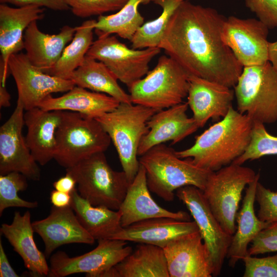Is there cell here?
I'll list each match as a JSON object with an SVG mask.
<instances>
[{"label": "cell", "mask_w": 277, "mask_h": 277, "mask_svg": "<svg viewBox=\"0 0 277 277\" xmlns=\"http://www.w3.org/2000/svg\"><path fill=\"white\" fill-rule=\"evenodd\" d=\"M64 111L45 110L35 107L26 111L24 122L27 129L25 140L35 161L44 166L54 159L56 148V132Z\"/></svg>", "instance_id": "obj_22"}, {"label": "cell", "mask_w": 277, "mask_h": 277, "mask_svg": "<svg viewBox=\"0 0 277 277\" xmlns=\"http://www.w3.org/2000/svg\"><path fill=\"white\" fill-rule=\"evenodd\" d=\"M8 67L16 85L17 100L26 111L37 107L49 95L67 92L75 86L71 80L50 75L35 67L26 53L12 54Z\"/></svg>", "instance_id": "obj_14"}, {"label": "cell", "mask_w": 277, "mask_h": 277, "mask_svg": "<svg viewBox=\"0 0 277 277\" xmlns=\"http://www.w3.org/2000/svg\"><path fill=\"white\" fill-rule=\"evenodd\" d=\"M32 225L34 232L44 243L46 257L63 245H92L95 240L82 226L71 206L59 208L52 205L47 217L34 221Z\"/></svg>", "instance_id": "obj_18"}, {"label": "cell", "mask_w": 277, "mask_h": 277, "mask_svg": "<svg viewBox=\"0 0 277 277\" xmlns=\"http://www.w3.org/2000/svg\"><path fill=\"white\" fill-rule=\"evenodd\" d=\"M198 231L194 221L160 217L141 221L123 227L112 239L151 244L163 248L172 241Z\"/></svg>", "instance_id": "obj_23"}, {"label": "cell", "mask_w": 277, "mask_h": 277, "mask_svg": "<svg viewBox=\"0 0 277 277\" xmlns=\"http://www.w3.org/2000/svg\"><path fill=\"white\" fill-rule=\"evenodd\" d=\"M1 4H10L17 7L36 6L54 11H66L70 7L63 0H0Z\"/></svg>", "instance_id": "obj_41"}, {"label": "cell", "mask_w": 277, "mask_h": 277, "mask_svg": "<svg viewBox=\"0 0 277 277\" xmlns=\"http://www.w3.org/2000/svg\"><path fill=\"white\" fill-rule=\"evenodd\" d=\"M114 267L118 277H170L162 248L140 243Z\"/></svg>", "instance_id": "obj_30"}, {"label": "cell", "mask_w": 277, "mask_h": 277, "mask_svg": "<svg viewBox=\"0 0 277 277\" xmlns=\"http://www.w3.org/2000/svg\"><path fill=\"white\" fill-rule=\"evenodd\" d=\"M188 81L187 103L199 128L226 115L232 107V88L195 75H189Z\"/></svg>", "instance_id": "obj_19"}, {"label": "cell", "mask_w": 277, "mask_h": 277, "mask_svg": "<svg viewBox=\"0 0 277 277\" xmlns=\"http://www.w3.org/2000/svg\"><path fill=\"white\" fill-rule=\"evenodd\" d=\"M159 47L130 49L115 36L98 37L86 55L103 63L117 79L128 88L149 71V63L160 53Z\"/></svg>", "instance_id": "obj_10"}, {"label": "cell", "mask_w": 277, "mask_h": 277, "mask_svg": "<svg viewBox=\"0 0 277 277\" xmlns=\"http://www.w3.org/2000/svg\"><path fill=\"white\" fill-rule=\"evenodd\" d=\"M256 174L251 168L232 163L210 173L203 195L224 230L233 235L242 192Z\"/></svg>", "instance_id": "obj_9"}, {"label": "cell", "mask_w": 277, "mask_h": 277, "mask_svg": "<svg viewBox=\"0 0 277 277\" xmlns=\"http://www.w3.org/2000/svg\"><path fill=\"white\" fill-rule=\"evenodd\" d=\"M118 210L122 227L150 219L168 217L181 221H190L185 211L172 212L158 205L152 199L148 188L146 172L140 164L138 172L130 184Z\"/></svg>", "instance_id": "obj_21"}, {"label": "cell", "mask_w": 277, "mask_h": 277, "mask_svg": "<svg viewBox=\"0 0 277 277\" xmlns=\"http://www.w3.org/2000/svg\"><path fill=\"white\" fill-rule=\"evenodd\" d=\"M127 245V242L122 240H100L94 249L74 257L58 251L50 257L48 276L64 277L85 273L86 276L100 277L132 252V248Z\"/></svg>", "instance_id": "obj_11"}, {"label": "cell", "mask_w": 277, "mask_h": 277, "mask_svg": "<svg viewBox=\"0 0 277 277\" xmlns=\"http://www.w3.org/2000/svg\"><path fill=\"white\" fill-rule=\"evenodd\" d=\"M245 3L269 29L277 28V0H245Z\"/></svg>", "instance_id": "obj_40"}, {"label": "cell", "mask_w": 277, "mask_h": 277, "mask_svg": "<svg viewBox=\"0 0 277 277\" xmlns=\"http://www.w3.org/2000/svg\"><path fill=\"white\" fill-rule=\"evenodd\" d=\"M71 206L85 229L96 240L112 239L123 228L120 211L95 206L83 198L75 189Z\"/></svg>", "instance_id": "obj_28"}, {"label": "cell", "mask_w": 277, "mask_h": 277, "mask_svg": "<svg viewBox=\"0 0 277 277\" xmlns=\"http://www.w3.org/2000/svg\"><path fill=\"white\" fill-rule=\"evenodd\" d=\"M242 261L244 277H277V254L263 258L248 255Z\"/></svg>", "instance_id": "obj_37"}, {"label": "cell", "mask_w": 277, "mask_h": 277, "mask_svg": "<svg viewBox=\"0 0 277 277\" xmlns=\"http://www.w3.org/2000/svg\"><path fill=\"white\" fill-rule=\"evenodd\" d=\"M255 201L260 206L257 216L260 220L269 223L277 222V191L266 188L259 181Z\"/></svg>", "instance_id": "obj_38"}, {"label": "cell", "mask_w": 277, "mask_h": 277, "mask_svg": "<svg viewBox=\"0 0 277 277\" xmlns=\"http://www.w3.org/2000/svg\"><path fill=\"white\" fill-rule=\"evenodd\" d=\"M277 155V136L269 133L264 124L253 122L250 143L244 152L233 163L243 165L266 155Z\"/></svg>", "instance_id": "obj_35"}, {"label": "cell", "mask_w": 277, "mask_h": 277, "mask_svg": "<svg viewBox=\"0 0 277 277\" xmlns=\"http://www.w3.org/2000/svg\"><path fill=\"white\" fill-rule=\"evenodd\" d=\"M76 86L109 95L120 103H132L129 94L118 85L117 79L102 62L87 55L70 79Z\"/></svg>", "instance_id": "obj_29"}, {"label": "cell", "mask_w": 277, "mask_h": 277, "mask_svg": "<svg viewBox=\"0 0 277 277\" xmlns=\"http://www.w3.org/2000/svg\"><path fill=\"white\" fill-rule=\"evenodd\" d=\"M226 18L212 8L185 0L171 17L158 47L189 75L233 88L243 67L223 41Z\"/></svg>", "instance_id": "obj_1"}, {"label": "cell", "mask_w": 277, "mask_h": 277, "mask_svg": "<svg viewBox=\"0 0 277 277\" xmlns=\"http://www.w3.org/2000/svg\"><path fill=\"white\" fill-rule=\"evenodd\" d=\"M150 191L167 202L174 198V191L193 186L203 191L212 171L198 167L191 159L179 157L175 150L164 144L157 145L140 156Z\"/></svg>", "instance_id": "obj_3"}, {"label": "cell", "mask_w": 277, "mask_h": 277, "mask_svg": "<svg viewBox=\"0 0 277 277\" xmlns=\"http://www.w3.org/2000/svg\"><path fill=\"white\" fill-rule=\"evenodd\" d=\"M170 277H211L210 254L199 232L180 236L163 248Z\"/></svg>", "instance_id": "obj_16"}, {"label": "cell", "mask_w": 277, "mask_h": 277, "mask_svg": "<svg viewBox=\"0 0 277 277\" xmlns=\"http://www.w3.org/2000/svg\"><path fill=\"white\" fill-rule=\"evenodd\" d=\"M36 22H32L25 31L24 49L31 63L45 71L58 61L67 44L72 40L75 27L65 25L58 33L49 34L38 29Z\"/></svg>", "instance_id": "obj_25"}, {"label": "cell", "mask_w": 277, "mask_h": 277, "mask_svg": "<svg viewBox=\"0 0 277 277\" xmlns=\"http://www.w3.org/2000/svg\"><path fill=\"white\" fill-rule=\"evenodd\" d=\"M0 231L14 251L21 256L31 274L35 276L48 275L49 267L46 256L37 248L33 239L34 231L29 211L23 215L19 212L15 211L12 223L2 224Z\"/></svg>", "instance_id": "obj_24"}, {"label": "cell", "mask_w": 277, "mask_h": 277, "mask_svg": "<svg viewBox=\"0 0 277 277\" xmlns=\"http://www.w3.org/2000/svg\"><path fill=\"white\" fill-rule=\"evenodd\" d=\"M157 0H128L116 13L100 15L96 21L94 31L98 37L116 34L120 37L129 40L138 29L144 24V18L138 11L141 4Z\"/></svg>", "instance_id": "obj_32"}, {"label": "cell", "mask_w": 277, "mask_h": 277, "mask_svg": "<svg viewBox=\"0 0 277 277\" xmlns=\"http://www.w3.org/2000/svg\"><path fill=\"white\" fill-rule=\"evenodd\" d=\"M233 88L239 112L264 124L277 121V69L269 62L243 67Z\"/></svg>", "instance_id": "obj_8"}, {"label": "cell", "mask_w": 277, "mask_h": 277, "mask_svg": "<svg viewBox=\"0 0 277 277\" xmlns=\"http://www.w3.org/2000/svg\"><path fill=\"white\" fill-rule=\"evenodd\" d=\"M0 276L18 277L15 270L11 267L5 252L1 239H0Z\"/></svg>", "instance_id": "obj_43"}, {"label": "cell", "mask_w": 277, "mask_h": 277, "mask_svg": "<svg viewBox=\"0 0 277 277\" xmlns=\"http://www.w3.org/2000/svg\"><path fill=\"white\" fill-rule=\"evenodd\" d=\"M260 173L248 185L241 209L236 216L238 227L229 247L227 258L230 267L234 268L237 262L248 255V246L258 233L270 223L260 220L254 211L255 191Z\"/></svg>", "instance_id": "obj_26"}, {"label": "cell", "mask_w": 277, "mask_h": 277, "mask_svg": "<svg viewBox=\"0 0 277 277\" xmlns=\"http://www.w3.org/2000/svg\"><path fill=\"white\" fill-rule=\"evenodd\" d=\"M184 1L157 0L155 4L162 7V13L138 29L130 41L132 48L141 49L158 47L171 17Z\"/></svg>", "instance_id": "obj_33"}, {"label": "cell", "mask_w": 277, "mask_h": 277, "mask_svg": "<svg viewBox=\"0 0 277 277\" xmlns=\"http://www.w3.org/2000/svg\"><path fill=\"white\" fill-rule=\"evenodd\" d=\"M176 195L186 206L210 254L213 276L220 274L231 244L232 235L226 232L212 213L203 191L193 186L176 190Z\"/></svg>", "instance_id": "obj_12"}, {"label": "cell", "mask_w": 277, "mask_h": 277, "mask_svg": "<svg viewBox=\"0 0 277 277\" xmlns=\"http://www.w3.org/2000/svg\"><path fill=\"white\" fill-rule=\"evenodd\" d=\"M188 107L187 102H182L152 115L147 122L149 131L140 143L138 156L168 141L175 144L195 132L199 127L192 117L188 116Z\"/></svg>", "instance_id": "obj_20"}, {"label": "cell", "mask_w": 277, "mask_h": 277, "mask_svg": "<svg viewBox=\"0 0 277 277\" xmlns=\"http://www.w3.org/2000/svg\"><path fill=\"white\" fill-rule=\"evenodd\" d=\"M27 177L17 172H11L0 175V216L9 207L34 208L38 206L37 202H30L21 198L19 191L28 187Z\"/></svg>", "instance_id": "obj_34"}, {"label": "cell", "mask_w": 277, "mask_h": 277, "mask_svg": "<svg viewBox=\"0 0 277 277\" xmlns=\"http://www.w3.org/2000/svg\"><path fill=\"white\" fill-rule=\"evenodd\" d=\"M253 122L231 107L226 115L195 137L189 148L175 151L198 167L215 171L242 155L251 139Z\"/></svg>", "instance_id": "obj_2"}, {"label": "cell", "mask_w": 277, "mask_h": 277, "mask_svg": "<svg viewBox=\"0 0 277 277\" xmlns=\"http://www.w3.org/2000/svg\"><path fill=\"white\" fill-rule=\"evenodd\" d=\"M269 28L258 18L226 17L222 37L243 67L269 62Z\"/></svg>", "instance_id": "obj_13"}, {"label": "cell", "mask_w": 277, "mask_h": 277, "mask_svg": "<svg viewBox=\"0 0 277 277\" xmlns=\"http://www.w3.org/2000/svg\"><path fill=\"white\" fill-rule=\"evenodd\" d=\"M273 252H277V222L261 230L248 249V255L252 256Z\"/></svg>", "instance_id": "obj_39"}, {"label": "cell", "mask_w": 277, "mask_h": 277, "mask_svg": "<svg viewBox=\"0 0 277 277\" xmlns=\"http://www.w3.org/2000/svg\"><path fill=\"white\" fill-rule=\"evenodd\" d=\"M156 109L132 103H120L114 110L96 118L109 135L131 184L140 168L138 148L149 131L147 122Z\"/></svg>", "instance_id": "obj_4"}, {"label": "cell", "mask_w": 277, "mask_h": 277, "mask_svg": "<svg viewBox=\"0 0 277 277\" xmlns=\"http://www.w3.org/2000/svg\"><path fill=\"white\" fill-rule=\"evenodd\" d=\"M96 20L89 19L75 27V32L71 43L65 48L55 65L43 71L51 75L70 79L72 73L83 63L93 43V30Z\"/></svg>", "instance_id": "obj_31"}, {"label": "cell", "mask_w": 277, "mask_h": 277, "mask_svg": "<svg viewBox=\"0 0 277 277\" xmlns=\"http://www.w3.org/2000/svg\"><path fill=\"white\" fill-rule=\"evenodd\" d=\"M50 200L53 206L62 208L71 206L72 196L70 193L54 189L50 193Z\"/></svg>", "instance_id": "obj_44"}, {"label": "cell", "mask_w": 277, "mask_h": 277, "mask_svg": "<svg viewBox=\"0 0 277 277\" xmlns=\"http://www.w3.org/2000/svg\"><path fill=\"white\" fill-rule=\"evenodd\" d=\"M189 75L175 61L162 55L145 77L128 88L131 103L157 110L180 104L188 95Z\"/></svg>", "instance_id": "obj_7"}, {"label": "cell", "mask_w": 277, "mask_h": 277, "mask_svg": "<svg viewBox=\"0 0 277 277\" xmlns=\"http://www.w3.org/2000/svg\"><path fill=\"white\" fill-rule=\"evenodd\" d=\"M120 102L105 93L89 91L75 86L64 95L54 97L49 95L38 105L45 110H63L80 113L96 118L116 108Z\"/></svg>", "instance_id": "obj_27"}, {"label": "cell", "mask_w": 277, "mask_h": 277, "mask_svg": "<svg viewBox=\"0 0 277 277\" xmlns=\"http://www.w3.org/2000/svg\"><path fill=\"white\" fill-rule=\"evenodd\" d=\"M44 9L36 6L12 7L0 5V85L6 86L10 56L24 49V35L33 21L42 19Z\"/></svg>", "instance_id": "obj_17"}, {"label": "cell", "mask_w": 277, "mask_h": 277, "mask_svg": "<svg viewBox=\"0 0 277 277\" xmlns=\"http://www.w3.org/2000/svg\"><path fill=\"white\" fill-rule=\"evenodd\" d=\"M54 159L65 169L108 148L111 139L98 121L80 113L64 111L56 132Z\"/></svg>", "instance_id": "obj_6"}, {"label": "cell", "mask_w": 277, "mask_h": 277, "mask_svg": "<svg viewBox=\"0 0 277 277\" xmlns=\"http://www.w3.org/2000/svg\"><path fill=\"white\" fill-rule=\"evenodd\" d=\"M269 62L277 69V40L269 42L268 45Z\"/></svg>", "instance_id": "obj_45"}, {"label": "cell", "mask_w": 277, "mask_h": 277, "mask_svg": "<svg viewBox=\"0 0 277 277\" xmlns=\"http://www.w3.org/2000/svg\"><path fill=\"white\" fill-rule=\"evenodd\" d=\"M75 180L79 194L95 206L118 210L130 185L124 171L114 170L104 152L66 169Z\"/></svg>", "instance_id": "obj_5"}, {"label": "cell", "mask_w": 277, "mask_h": 277, "mask_svg": "<svg viewBox=\"0 0 277 277\" xmlns=\"http://www.w3.org/2000/svg\"><path fill=\"white\" fill-rule=\"evenodd\" d=\"M76 185L75 179L66 173L64 176L55 181L53 186L56 190L71 194L76 189Z\"/></svg>", "instance_id": "obj_42"}, {"label": "cell", "mask_w": 277, "mask_h": 277, "mask_svg": "<svg viewBox=\"0 0 277 277\" xmlns=\"http://www.w3.org/2000/svg\"><path fill=\"white\" fill-rule=\"evenodd\" d=\"M74 15L80 17L102 15L120 10L128 0H63Z\"/></svg>", "instance_id": "obj_36"}, {"label": "cell", "mask_w": 277, "mask_h": 277, "mask_svg": "<svg viewBox=\"0 0 277 277\" xmlns=\"http://www.w3.org/2000/svg\"><path fill=\"white\" fill-rule=\"evenodd\" d=\"M24 108L17 101L9 118L0 128V175L19 172L28 179L39 181L41 170L23 135Z\"/></svg>", "instance_id": "obj_15"}, {"label": "cell", "mask_w": 277, "mask_h": 277, "mask_svg": "<svg viewBox=\"0 0 277 277\" xmlns=\"http://www.w3.org/2000/svg\"><path fill=\"white\" fill-rule=\"evenodd\" d=\"M11 96L6 86L0 85V107H8L11 105Z\"/></svg>", "instance_id": "obj_46"}]
</instances>
